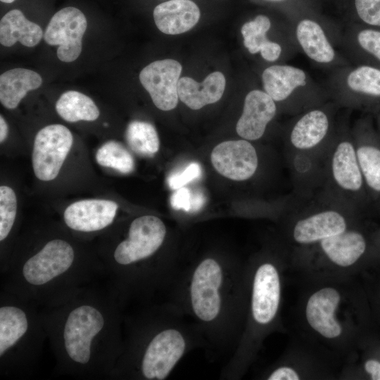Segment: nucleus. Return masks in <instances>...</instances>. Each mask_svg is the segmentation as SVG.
<instances>
[{"label":"nucleus","mask_w":380,"mask_h":380,"mask_svg":"<svg viewBox=\"0 0 380 380\" xmlns=\"http://www.w3.org/2000/svg\"><path fill=\"white\" fill-rule=\"evenodd\" d=\"M125 305L108 291L87 286L56 305L42 308L58 372L110 379L123 346Z\"/></svg>","instance_id":"obj_1"},{"label":"nucleus","mask_w":380,"mask_h":380,"mask_svg":"<svg viewBox=\"0 0 380 380\" xmlns=\"http://www.w3.org/2000/svg\"><path fill=\"white\" fill-rule=\"evenodd\" d=\"M247 290L246 263L211 255L179 263L163 301L196 327L210 358L229 357L243 331Z\"/></svg>","instance_id":"obj_2"},{"label":"nucleus","mask_w":380,"mask_h":380,"mask_svg":"<svg viewBox=\"0 0 380 380\" xmlns=\"http://www.w3.org/2000/svg\"><path fill=\"white\" fill-rule=\"evenodd\" d=\"M123 346L110 379L164 380L191 350L204 348L196 327L166 301L125 317Z\"/></svg>","instance_id":"obj_3"},{"label":"nucleus","mask_w":380,"mask_h":380,"mask_svg":"<svg viewBox=\"0 0 380 380\" xmlns=\"http://www.w3.org/2000/svg\"><path fill=\"white\" fill-rule=\"evenodd\" d=\"M103 273L102 262L55 236L10 258L2 290L43 308L63 303Z\"/></svg>","instance_id":"obj_4"},{"label":"nucleus","mask_w":380,"mask_h":380,"mask_svg":"<svg viewBox=\"0 0 380 380\" xmlns=\"http://www.w3.org/2000/svg\"><path fill=\"white\" fill-rule=\"evenodd\" d=\"M351 276L298 277L301 289L295 309V336L343 365L356 345V298Z\"/></svg>","instance_id":"obj_5"},{"label":"nucleus","mask_w":380,"mask_h":380,"mask_svg":"<svg viewBox=\"0 0 380 380\" xmlns=\"http://www.w3.org/2000/svg\"><path fill=\"white\" fill-rule=\"evenodd\" d=\"M247 304L238 345L221 370L224 379H239L255 361L268 336L283 328L281 312L289 259L260 257L246 263Z\"/></svg>","instance_id":"obj_6"},{"label":"nucleus","mask_w":380,"mask_h":380,"mask_svg":"<svg viewBox=\"0 0 380 380\" xmlns=\"http://www.w3.org/2000/svg\"><path fill=\"white\" fill-rule=\"evenodd\" d=\"M39 307L2 290L0 294V374L25 377L34 369L47 338Z\"/></svg>","instance_id":"obj_7"},{"label":"nucleus","mask_w":380,"mask_h":380,"mask_svg":"<svg viewBox=\"0 0 380 380\" xmlns=\"http://www.w3.org/2000/svg\"><path fill=\"white\" fill-rule=\"evenodd\" d=\"M263 90L292 114H299L329 101L324 84L316 81L305 70L284 63L269 65L261 75Z\"/></svg>","instance_id":"obj_8"},{"label":"nucleus","mask_w":380,"mask_h":380,"mask_svg":"<svg viewBox=\"0 0 380 380\" xmlns=\"http://www.w3.org/2000/svg\"><path fill=\"white\" fill-rule=\"evenodd\" d=\"M291 22L300 53L329 72L350 63L341 49L342 29L321 11L302 14Z\"/></svg>","instance_id":"obj_9"},{"label":"nucleus","mask_w":380,"mask_h":380,"mask_svg":"<svg viewBox=\"0 0 380 380\" xmlns=\"http://www.w3.org/2000/svg\"><path fill=\"white\" fill-rule=\"evenodd\" d=\"M324 84L336 106L380 111L379 68L350 63L329 71Z\"/></svg>","instance_id":"obj_10"},{"label":"nucleus","mask_w":380,"mask_h":380,"mask_svg":"<svg viewBox=\"0 0 380 380\" xmlns=\"http://www.w3.org/2000/svg\"><path fill=\"white\" fill-rule=\"evenodd\" d=\"M343 365L294 336L284 353L261 375L266 380L326 379L339 377Z\"/></svg>","instance_id":"obj_11"},{"label":"nucleus","mask_w":380,"mask_h":380,"mask_svg":"<svg viewBox=\"0 0 380 380\" xmlns=\"http://www.w3.org/2000/svg\"><path fill=\"white\" fill-rule=\"evenodd\" d=\"M290 21L284 17L276 23L267 14L255 15L241 27L244 47L250 54L258 55L262 61L271 65L292 59L300 53L293 30L271 35V32Z\"/></svg>","instance_id":"obj_12"},{"label":"nucleus","mask_w":380,"mask_h":380,"mask_svg":"<svg viewBox=\"0 0 380 380\" xmlns=\"http://www.w3.org/2000/svg\"><path fill=\"white\" fill-rule=\"evenodd\" d=\"M72 141L71 132L63 125H49L37 132L32 154L33 170L37 178L46 182L58 176Z\"/></svg>","instance_id":"obj_13"},{"label":"nucleus","mask_w":380,"mask_h":380,"mask_svg":"<svg viewBox=\"0 0 380 380\" xmlns=\"http://www.w3.org/2000/svg\"><path fill=\"white\" fill-rule=\"evenodd\" d=\"M87 23L84 13L77 8L65 7L51 18L44 39L51 46H58L57 56L63 62L75 61L82 52V37Z\"/></svg>","instance_id":"obj_14"},{"label":"nucleus","mask_w":380,"mask_h":380,"mask_svg":"<svg viewBox=\"0 0 380 380\" xmlns=\"http://www.w3.org/2000/svg\"><path fill=\"white\" fill-rule=\"evenodd\" d=\"M352 225L340 211L325 209L296 220L291 227V242L296 251L310 248L322 240L340 234Z\"/></svg>","instance_id":"obj_15"},{"label":"nucleus","mask_w":380,"mask_h":380,"mask_svg":"<svg viewBox=\"0 0 380 380\" xmlns=\"http://www.w3.org/2000/svg\"><path fill=\"white\" fill-rule=\"evenodd\" d=\"M182 69L178 61L163 59L148 64L140 72V82L158 109L167 111L177 106Z\"/></svg>","instance_id":"obj_16"},{"label":"nucleus","mask_w":380,"mask_h":380,"mask_svg":"<svg viewBox=\"0 0 380 380\" xmlns=\"http://www.w3.org/2000/svg\"><path fill=\"white\" fill-rule=\"evenodd\" d=\"M331 101L297 115L291 123L289 141L299 151L316 148L323 143L333 130V110Z\"/></svg>","instance_id":"obj_17"},{"label":"nucleus","mask_w":380,"mask_h":380,"mask_svg":"<svg viewBox=\"0 0 380 380\" xmlns=\"http://www.w3.org/2000/svg\"><path fill=\"white\" fill-rule=\"evenodd\" d=\"M353 134L367 194L380 203V137L369 118L360 120Z\"/></svg>","instance_id":"obj_18"},{"label":"nucleus","mask_w":380,"mask_h":380,"mask_svg":"<svg viewBox=\"0 0 380 380\" xmlns=\"http://www.w3.org/2000/svg\"><path fill=\"white\" fill-rule=\"evenodd\" d=\"M211 162L220 175L234 181L248 179L258 165L256 150L246 139L219 144L211 153Z\"/></svg>","instance_id":"obj_19"},{"label":"nucleus","mask_w":380,"mask_h":380,"mask_svg":"<svg viewBox=\"0 0 380 380\" xmlns=\"http://www.w3.org/2000/svg\"><path fill=\"white\" fill-rule=\"evenodd\" d=\"M118 208V204L110 200H81L65 210L63 220L69 229L76 232H97L113 223Z\"/></svg>","instance_id":"obj_20"},{"label":"nucleus","mask_w":380,"mask_h":380,"mask_svg":"<svg viewBox=\"0 0 380 380\" xmlns=\"http://www.w3.org/2000/svg\"><path fill=\"white\" fill-rule=\"evenodd\" d=\"M277 113V105L262 89H253L245 96L242 113L236 131L248 141L260 139Z\"/></svg>","instance_id":"obj_21"},{"label":"nucleus","mask_w":380,"mask_h":380,"mask_svg":"<svg viewBox=\"0 0 380 380\" xmlns=\"http://www.w3.org/2000/svg\"><path fill=\"white\" fill-rule=\"evenodd\" d=\"M331 158V173L336 184L354 194H368L358 163L353 137L341 136Z\"/></svg>","instance_id":"obj_22"},{"label":"nucleus","mask_w":380,"mask_h":380,"mask_svg":"<svg viewBox=\"0 0 380 380\" xmlns=\"http://www.w3.org/2000/svg\"><path fill=\"white\" fill-rule=\"evenodd\" d=\"M341 49L352 63L380 68V27L346 22L342 29Z\"/></svg>","instance_id":"obj_23"},{"label":"nucleus","mask_w":380,"mask_h":380,"mask_svg":"<svg viewBox=\"0 0 380 380\" xmlns=\"http://www.w3.org/2000/svg\"><path fill=\"white\" fill-rule=\"evenodd\" d=\"M201 15L198 6L191 0H170L153 10L156 25L166 34H179L194 27Z\"/></svg>","instance_id":"obj_24"},{"label":"nucleus","mask_w":380,"mask_h":380,"mask_svg":"<svg viewBox=\"0 0 380 380\" xmlns=\"http://www.w3.org/2000/svg\"><path fill=\"white\" fill-rule=\"evenodd\" d=\"M225 84V77L219 71L209 74L201 83L183 77L178 82V96L191 109L198 110L218 101L223 95Z\"/></svg>","instance_id":"obj_25"},{"label":"nucleus","mask_w":380,"mask_h":380,"mask_svg":"<svg viewBox=\"0 0 380 380\" xmlns=\"http://www.w3.org/2000/svg\"><path fill=\"white\" fill-rule=\"evenodd\" d=\"M43 37L40 26L27 20L23 12L13 9L6 13L0 21V43L10 47L19 42L27 47L39 44Z\"/></svg>","instance_id":"obj_26"},{"label":"nucleus","mask_w":380,"mask_h":380,"mask_svg":"<svg viewBox=\"0 0 380 380\" xmlns=\"http://www.w3.org/2000/svg\"><path fill=\"white\" fill-rule=\"evenodd\" d=\"M42 83L41 76L25 68H14L0 76V101L8 109L15 108L29 91Z\"/></svg>","instance_id":"obj_27"},{"label":"nucleus","mask_w":380,"mask_h":380,"mask_svg":"<svg viewBox=\"0 0 380 380\" xmlns=\"http://www.w3.org/2000/svg\"><path fill=\"white\" fill-rule=\"evenodd\" d=\"M58 114L65 121H94L99 116V110L93 100L77 91L63 93L56 103Z\"/></svg>","instance_id":"obj_28"},{"label":"nucleus","mask_w":380,"mask_h":380,"mask_svg":"<svg viewBox=\"0 0 380 380\" xmlns=\"http://www.w3.org/2000/svg\"><path fill=\"white\" fill-rule=\"evenodd\" d=\"M125 136L130 148L140 156H151L159 149L158 133L149 122L132 121L127 125Z\"/></svg>","instance_id":"obj_29"},{"label":"nucleus","mask_w":380,"mask_h":380,"mask_svg":"<svg viewBox=\"0 0 380 380\" xmlns=\"http://www.w3.org/2000/svg\"><path fill=\"white\" fill-rule=\"evenodd\" d=\"M96 160L101 166L110 167L123 174L134 169V160L131 153L120 143L108 141L96 151Z\"/></svg>","instance_id":"obj_30"},{"label":"nucleus","mask_w":380,"mask_h":380,"mask_svg":"<svg viewBox=\"0 0 380 380\" xmlns=\"http://www.w3.org/2000/svg\"><path fill=\"white\" fill-rule=\"evenodd\" d=\"M346 22L380 27V0H339Z\"/></svg>","instance_id":"obj_31"},{"label":"nucleus","mask_w":380,"mask_h":380,"mask_svg":"<svg viewBox=\"0 0 380 380\" xmlns=\"http://www.w3.org/2000/svg\"><path fill=\"white\" fill-rule=\"evenodd\" d=\"M17 214V198L9 186H0V241L8 240L13 232Z\"/></svg>","instance_id":"obj_32"},{"label":"nucleus","mask_w":380,"mask_h":380,"mask_svg":"<svg viewBox=\"0 0 380 380\" xmlns=\"http://www.w3.org/2000/svg\"><path fill=\"white\" fill-rule=\"evenodd\" d=\"M206 198L200 189L191 190L183 186L172 194L170 204L175 210H184L188 213H196L205 205Z\"/></svg>","instance_id":"obj_33"},{"label":"nucleus","mask_w":380,"mask_h":380,"mask_svg":"<svg viewBox=\"0 0 380 380\" xmlns=\"http://www.w3.org/2000/svg\"><path fill=\"white\" fill-rule=\"evenodd\" d=\"M264 2L275 5L281 13L291 21L296 17L310 12L321 11L317 0H262Z\"/></svg>","instance_id":"obj_34"},{"label":"nucleus","mask_w":380,"mask_h":380,"mask_svg":"<svg viewBox=\"0 0 380 380\" xmlns=\"http://www.w3.org/2000/svg\"><path fill=\"white\" fill-rule=\"evenodd\" d=\"M202 169L199 163L193 162L183 170L172 172L167 177V184L172 190L184 186L188 183L201 177Z\"/></svg>","instance_id":"obj_35"},{"label":"nucleus","mask_w":380,"mask_h":380,"mask_svg":"<svg viewBox=\"0 0 380 380\" xmlns=\"http://www.w3.org/2000/svg\"><path fill=\"white\" fill-rule=\"evenodd\" d=\"M365 372L372 380H380V365L373 359L365 360L363 365Z\"/></svg>","instance_id":"obj_36"},{"label":"nucleus","mask_w":380,"mask_h":380,"mask_svg":"<svg viewBox=\"0 0 380 380\" xmlns=\"http://www.w3.org/2000/svg\"><path fill=\"white\" fill-rule=\"evenodd\" d=\"M8 125L2 115L0 116V142L2 143L8 135Z\"/></svg>","instance_id":"obj_37"},{"label":"nucleus","mask_w":380,"mask_h":380,"mask_svg":"<svg viewBox=\"0 0 380 380\" xmlns=\"http://www.w3.org/2000/svg\"><path fill=\"white\" fill-rule=\"evenodd\" d=\"M376 116L377 132L380 137V111L376 113Z\"/></svg>","instance_id":"obj_38"},{"label":"nucleus","mask_w":380,"mask_h":380,"mask_svg":"<svg viewBox=\"0 0 380 380\" xmlns=\"http://www.w3.org/2000/svg\"><path fill=\"white\" fill-rule=\"evenodd\" d=\"M1 2H4V3H12L15 0H0Z\"/></svg>","instance_id":"obj_39"}]
</instances>
